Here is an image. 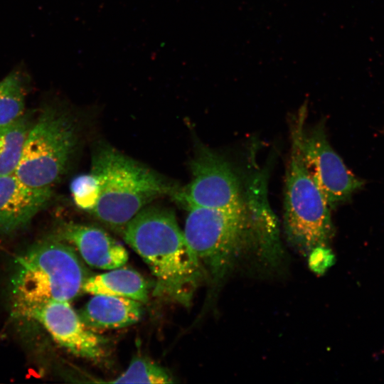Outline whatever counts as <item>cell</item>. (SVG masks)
<instances>
[{"label":"cell","instance_id":"6da1fadb","mask_svg":"<svg viewBox=\"0 0 384 384\" xmlns=\"http://www.w3.org/2000/svg\"><path fill=\"white\" fill-rule=\"evenodd\" d=\"M187 208L185 239L213 284L238 269H272L283 259L276 220L265 206L249 201L233 210Z\"/></svg>","mask_w":384,"mask_h":384},{"label":"cell","instance_id":"7a4b0ae2","mask_svg":"<svg viewBox=\"0 0 384 384\" xmlns=\"http://www.w3.org/2000/svg\"><path fill=\"white\" fill-rule=\"evenodd\" d=\"M123 233L126 242L155 277L154 294L188 306L206 277L174 213L164 207L146 206L127 224Z\"/></svg>","mask_w":384,"mask_h":384},{"label":"cell","instance_id":"3957f363","mask_svg":"<svg viewBox=\"0 0 384 384\" xmlns=\"http://www.w3.org/2000/svg\"><path fill=\"white\" fill-rule=\"evenodd\" d=\"M88 273L76 250L56 236L38 242L16 258L9 279L14 312L52 301L70 302L82 292Z\"/></svg>","mask_w":384,"mask_h":384},{"label":"cell","instance_id":"277c9868","mask_svg":"<svg viewBox=\"0 0 384 384\" xmlns=\"http://www.w3.org/2000/svg\"><path fill=\"white\" fill-rule=\"evenodd\" d=\"M100 183V197L92 212L100 221L122 229L156 198L177 193L163 176L108 145L97 148L92 169Z\"/></svg>","mask_w":384,"mask_h":384},{"label":"cell","instance_id":"5b68a950","mask_svg":"<svg viewBox=\"0 0 384 384\" xmlns=\"http://www.w3.org/2000/svg\"><path fill=\"white\" fill-rule=\"evenodd\" d=\"M306 106L297 115L292 131V147L285 179L284 232L289 242L308 256L319 247H328L333 236L329 206L311 178L303 159L300 133Z\"/></svg>","mask_w":384,"mask_h":384},{"label":"cell","instance_id":"8992f818","mask_svg":"<svg viewBox=\"0 0 384 384\" xmlns=\"http://www.w3.org/2000/svg\"><path fill=\"white\" fill-rule=\"evenodd\" d=\"M76 143L72 120L46 110L29 131L15 176L28 186L51 188L67 169Z\"/></svg>","mask_w":384,"mask_h":384},{"label":"cell","instance_id":"52a82bcc","mask_svg":"<svg viewBox=\"0 0 384 384\" xmlns=\"http://www.w3.org/2000/svg\"><path fill=\"white\" fill-rule=\"evenodd\" d=\"M191 181L177 194L187 207L233 210L246 206L238 176L221 155L199 146L191 162Z\"/></svg>","mask_w":384,"mask_h":384},{"label":"cell","instance_id":"ba28073f","mask_svg":"<svg viewBox=\"0 0 384 384\" xmlns=\"http://www.w3.org/2000/svg\"><path fill=\"white\" fill-rule=\"evenodd\" d=\"M300 147L305 165L329 206L347 201L363 185L330 145L323 123L309 129L304 125Z\"/></svg>","mask_w":384,"mask_h":384},{"label":"cell","instance_id":"9c48e42d","mask_svg":"<svg viewBox=\"0 0 384 384\" xmlns=\"http://www.w3.org/2000/svg\"><path fill=\"white\" fill-rule=\"evenodd\" d=\"M22 317L40 324L56 343L75 356L94 361L105 356V340L83 323L69 302H49Z\"/></svg>","mask_w":384,"mask_h":384},{"label":"cell","instance_id":"30bf717a","mask_svg":"<svg viewBox=\"0 0 384 384\" xmlns=\"http://www.w3.org/2000/svg\"><path fill=\"white\" fill-rule=\"evenodd\" d=\"M51 188L28 186L15 174L0 176V235L26 228L49 202Z\"/></svg>","mask_w":384,"mask_h":384},{"label":"cell","instance_id":"8fae6325","mask_svg":"<svg viewBox=\"0 0 384 384\" xmlns=\"http://www.w3.org/2000/svg\"><path fill=\"white\" fill-rule=\"evenodd\" d=\"M57 238L75 247L88 265L110 270L123 267L128 261L126 248L103 230L90 225L65 223Z\"/></svg>","mask_w":384,"mask_h":384},{"label":"cell","instance_id":"7c38bea8","mask_svg":"<svg viewBox=\"0 0 384 384\" xmlns=\"http://www.w3.org/2000/svg\"><path fill=\"white\" fill-rule=\"evenodd\" d=\"M144 312L143 303L124 297L93 295L78 314L93 331L127 327L138 322Z\"/></svg>","mask_w":384,"mask_h":384},{"label":"cell","instance_id":"4fadbf2b","mask_svg":"<svg viewBox=\"0 0 384 384\" xmlns=\"http://www.w3.org/2000/svg\"><path fill=\"white\" fill-rule=\"evenodd\" d=\"M82 292L92 295L124 297L143 304L149 299L148 286L143 277L134 270L122 267L89 276Z\"/></svg>","mask_w":384,"mask_h":384},{"label":"cell","instance_id":"5bb4252c","mask_svg":"<svg viewBox=\"0 0 384 384\" xmlns=\"http://www.w3.org/2000/svg\"><path fill=\"white\" fill-rule=\"evenodd\" d=\"M32 124L23 116L0 130V176L14 174Z\"/></svg>","mask_w":384,"mask_h":384},{"label":"cell","instance_id":"9a60e30c","mask_svg":"<svg viewBox=\"0 0 384 384\" xmlns=\"http://www.w3.org/2000/svg\"><path fill=\"white\" fill-rule=\"evenodd\" d=\"M25 92L22 80L11 73L0 81V130L24 115Z\"/></svg>","mask_w":384,"mask_h":384},{"label":"cell","instance_id":"2e32d148","mask_svg":"<svg viewBox=\"0 0 384 384\" xmlns=\"http://www.w3.org/2000/svg\"><path fill=\"white\" fill-rule=\"evenodd\" d=\"M171 374L157 363L143 358H134L127 370L111 383L164 384L174 383Z\"/></svg>","mask_w":384,"mask_h":384},{"label":"cell","instance_id":"e0dca14e","mask_svg":"<svg viewBox=\"0 0 384 384\" xmlns=\"http://www.w3.org/2000/svg\"><path fill=\"white\" fill-rule=\"evenodd\" d=\"M70 188L75 205L92 213L100 197V188L97 177L92 172L79 175L73 178Z\"/></svg>","mask_w":384,"mask_h":384},{"label":"cell","instance_id":"ac0fdd59","mask_svg":"<svg viewBox=\"0 0 384 384\" xmlns=\"http://www.w3.org/2000/svg\"><path fill=\"white\" fill-rule=\"evenodd\" d=\"M311 268L317 273H323L334 261V256L329 247H319L309 255Z\"/></svg>","mask_w":384,"mask_h":384}]
</instances>
